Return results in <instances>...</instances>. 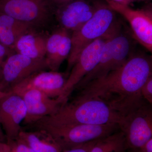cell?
I'll list each match as a JSON object with an SVG mask.
<instances>
[{
    "instance_id": "603a6c76",
    "label": "cell",
    "mask_w": 152,
    "mask_h": 152,
    "mask_svg": "<svg viewBox=\"0 0 152 152\" xmlns=\"http://www.w3.org/2000/svg\"><path fill=\"white\" fill-rule=\"evenodd\" d=\"M11 49L0 44V72L6 58L12 53Z\"/></svg>"
},
{
    "instance_id": "e0dca14e",
    "label": "cell",
    "mask_w": 152,
    "mask_h": 152,
    "mask_svg": "<svg viewBox=\"0 0 152 152\" xmlns=\"http://www.w3.org/2000/svg\"><path fill=\"white\" fill-rule=\"evenodd\" d=\"M33 26L0 13V44L13 50L17 40L22 35L32 30Z\"/></svg>"
},
{
    "instance_id": "6da1fadb",
    "label": "cell",
    "mask_w": 152,
    "mask_h": 152,
    "mask_svg": "<svg viewBox=\"0 0 152 152\" xmlns=\"http://www.w3.org/2000/svg\"><path fill=\"white\" fill-rule=\"evenodd\" d=\"M151 75V58L132 54L121 67L90 82L78 95L100 99L124 117L148 103L140 90Z\"/></svg>"
},
{
    "instance_id": "2e32d148",
    "label": "cell",
    "mask_w": 152,
    "mask_h": 152,
    "mask_svg": "<svg viewBox=\"0 0 152 152\" xmlns=\"http://www.w3.org/2000/svg\"><path fill=\"white\" fill-rule=\"evenodd\" d=\"M47 38L32 31L18 38L13 50L15 53L33 59H45Z\"/></svg>"
},
{
    "instance_id": "484cf974",
    "label": "cell",
    "mask_w": 152,
    "mask_h": 152,
    "mask_svg": "<svg viewBox=\"0 0 152 152\" xmlns=\"http://www.w3.org/2000/svg\"><path fill=\"white\" fill-rule=\"evenodd\" d=\"M70 1L71 0H48L50 4L54 10L57 7L63 4H65Z\"/></svg>"
},
{
    "instance_id": "f546056e",
    "label": "cell",
    "mask_w": 152,
    "mask_h": 152,
    "mask_svg": "<svg viewBox=\"0 0 152 152\" xmlns=\"http://www.w3.org/2000/svg\"><path fill=\"white\" fill-rule=\"evenodd\" d=\"M129 152H138L137 150H130V151Z\"/></svg>"
},
{
    "instance_id": "9c48e42d",
    "label": "cell",
    "mask_w": 152,
    "mask_h": 152,
    "mask_svg": "<svg viewBox=\"0 0 152 152\" xmlns=\"http://www.w3.org/2000/svg\"><path fill=\"white\" fill-rule=\"evenodd\" d=\"M54 12L48 0H0V13L33 27L46 22Z\"/></svg>"
},
{
    "instance_id": "d4e9b609",
    "label": "cell",
    "mask_w": 152,
    "mask_h": 152,
    "mask_svg": "<svg viewBox=\"0 0 152 152\" xmlns=\"http://www.w3.org/2000/svg\"><path fill=\"white\" fill-rule=\"evenodd\" d=\"M104 1H109L118 3L121 4L129 6L131 3L138 1H150V0H103Z\"/></svg>"
},
{
    "instance_id": "4fadbf2b",
    "label": "cell",
    "mask_w": 152,
    "mask_h": 152,
    "mask_svg": "<svg viewBox=\"0 0 152 152\" xmlns=\"http://www.w3.org/2000/svg\"><path fill=\"white\" fill-rule=\"evenodd\" d=\"M68 76L67 74L58 72L39 71L23 80L9 92L17 93L25 90L34 89L50 97L57 99L62 93Z\"/></svg>"
},
{
    "instance_id": "4316f807",
    "label": "cell",
    "mask_w": 152,
    "mask_h": 152,
    "mask_svg": "<svg viewBox=\"0 0 152 152\" xmlns=\"http://www.w3.org/2000/svg\"><path fill=\"white\" fill-rule=\"evenodd\" d=\"M0 152H11L10 147L7 142L0 143Z\"/></svg>"
},
{
    "instance_id": "8fae6325",
    "label": "cell",
    "mask_w": 152,
    "mask_h": 152,
    "mask_svg": "<svg viewBox=\"0 0 152 152\" xmlns=\"http://www.w3.org/2000/svg\"><path fill=\"white\" fill-rule=\"evenodd\" d=\"M26 115L24 102L19 95L8 92L0 99V124L7 141L18 138Z\"/></svg>"
},
{
    "instance_id": "83f0119b",
    "label": "cell",
    "mask_w": 152,
    "mask_h": 152,
    "mask_svg": "<svg viewBox=\"0 0 152 152\" xmlns=\"http://www.w3.org/2000/svg\"><path fill=\"white\" fill-rule=\"evenodd\" d=\"M7 142V138L0 124V143Z\"/></svg>"
},
{
    "instance_id": "7a4b0ae2",
    "label": "cell",
    "mask_w": 152,
    "mask_h": 152,
    "mask_svg": "<svg viewBox=\"0 0 152 152\" xmlns=\"http://www.w3.org/2000/svg\"><path fill=\"white\" fill-rule=\"evenodd\" d=\"M123 117L103 101L96 98L78 95L73 100L61 106L56 113L45 117L26 129L34 130L48 126L86 124L118 125Z\"/></svg>"
},
{
    "instance_id": "cb8c5ba5",
    "label": "cell",
    "mask_w": 152,
    "mask_h": 152,
    "mask_svg": "<svg viewBox=\"0 0 152 152\" xmlns=\"http://www.w3.org/2000/svg\"><path fill=\"white\" fill-rule=\"evenodd\" d=\"M137 150L138 152H152V138Z\"/></svg>"
},
{
    "instance_id": "7402d4cb",
    "label": "cell",
    "mask_w": 152,
    "mask_h": 152,
    "mask_svg": "<svg viewBox=\"0 0 152 152\" xmlns=\"http://www.w3.org/2000/svg\"><path fill=\"white\" fill-rule=\"evenodd\" d=\"M98 140L86 143L72 148L64 150L62 152H90Z\"/></svg>"
},
{
    "instance_id": "ac0fdd59",
    "label": "cell",
    "mask_w": 152,
    "mask_h": 152,
    "mask_svg": "<svg viewBox=\"0 0 152 152\" xmlns=\"http://www.w3.org/2000/svg\"><path fill=\"white\" fill-rule=\"evenodd\" d=\"M126 150L124 134L120 130L98 140L90 152H125Z\"/></svg>"
},
{
    "instance_id": "7c38bea8",
    "label": "cell",
    "mask_w": 152,
    "mask_h": 152,
    "mask_svg": "<svg viewBox=\"0 0 152 152\" xmlns=\"http://www.w3.org/2000/svg\"><path fill=\"white\" fill-rule=\"evenodd\" d=\"M99 1L71 0L57 7L54 15L61 27L72 33L91 18L96 10Z\"/></svg>"
},
{
    "instance_id": "ffe728a7",
    "label": "cell",
    "mask_w": 152,
    "mask_h": 152,
    "mask_svg": "<svg viewBox=\"0 0 152 152\" xmlns=\"http://www.w3.org/2000/svg\"><path fill=\"white\" fill-rule=\"evenodd\" d=\"M14 152H34L26 144L18 139L7 141Z\"/></svg>"
},
{
    "instance_id": "f1b7e54d",
    "label": "cell",
    "mask_w": 152,
    "mask_h": 152,
    "mask_svg": "<svg viewBox=\"0 0 152 152\" xmlns=\"http://www.w3.org/2000/svg\"><path fill=\"white\" fill-rule=\"evenodd\" d=\"M7 92H4L0 91V99L5 96Z\"/></svg>"
},
{
    "instance_id": "9a60e30c",
    "label": "cell",
    "mask_w": 152,
    "mask_h": 152,
    "mask_svg": "<svg viewBox=\"0 0 152 152\" xmlns=\"http://www.w3.org/2000/svg\"><path fill=\"white\" fill-rule=\"evenodd\" d=\"M17 139L28 145L34 152H62L53 136L43 129H22Z\"/></svg>"
},
{
    "instance_id": "8992f818",
    "label": "cell",
    "mask_w": 152,
    "mask_h": 152,
    "mask_svg": "<svg viewBox=\"0 0 152 152\" xmlns=\"http://www.w3.org/2000/svg\"><path fill=\"white\" fill-rule=\"evenodd\" d=\"M121 27L119 25L111 31L88 45L81 52L69 73L61 95L57 98L63 104L69 100V97L79 82L97 65L106 42Z\"/></svg>"
},
{
    "instance_id": "5bb4252c",
    "label": "cell",
    "mask_w": 152,
    "mask_h": 152,
    "mask_svg": "<svg viewBox=\"0 0 152 152\" xmlns=\"http://www.w3.org/2000/svg\"><path fill=\"white\" fill-rule=\"evenodd\" d=\"M15 94L21 97L26 105V115L22 123L26 126L56 113L62 105L58 99L50 97L38 90H26Z\"/></svg>"
},
{
    "instance_id": "4dcf8cb0",
    "label": "cell",
    "mask_w": 152,
    "mask_h": 152,
    "mask_svg": "<svg viewBox=\"0 0 152 152\" xmlns=\"http://www.w3.org/2000/svg\"><path fill=\"white\" fill-rule=\"evenodd\" d=\"M11 152H14L13 151H12V150H11Z\"/></svg>"
},
{
    "instance_id": "30bf717a",
    "label": "cell",
    "mask_w": 152,
    "mask_h": 152,
    "mask_svg": "<svg viewBox=\"0 0 152 152\" xmlns=\"http://www.w3.org/2000/svg\"><path fill=\"white\" fill-rule=\"evenodd\" d=\"M114 11L121 15L129 22L133 37L150 52L152 51L151 5L140 10L111 1H104Z\"/></svg>"
},
{
    "instance_id": "277c9868",
    "label": "cell",
    "mask_w": 152,
    "mask_h": 152,
    "mask_svg": "<svg viewBox=\"0 0 152 152\" xmlns=\"http://www.w3.org/2000/svg\"><path fill=\"white\" fill-rule=\"evenodd\" d=\"M121 27L113 34L104 45L99 60L94 69L87 74L75 87L80 90L87 84L120 69L132 54V41Z\"/></svg>"
},
{
    "instance_id": "3957f363",
    "label": "cell",
    "mask_w": 152,
    "mask_h": 152,
    "mask_svg": "<svg viewBox=\"0 0 152 152\" xmlns=\"http://www.w3.org/2000/svg\"><path fill=\"white\" fill-rule=\"evenodd\" d=\"M116 13L105 2L99 1L93 16L80 28L72 33V48L68 58V75L86 47L120 25L117 21Z\"/></svg>"
},
{
    "instance_id": "52a82bcc",
    "label": "cell",
    "mask_w": 152,
    "mask_h": 152,
    "mask_svg": "<svg viewBox=\"0 0 152 152\" xmlns=\"http://www.w3.org/2000/svg\"><path fill=\"white\" fill-rule=\"evenodd\" d=\"M152 105L146 103L123 117L119 124L127 149L137 150L152 138Z\"/></svg>"
},
{
    "instance_id": "5b68a950",
    "label": "cell",
    "mask_w": 152,
    "mask_h": 152,
    "mask_svg": "<svg viewBox=\"0 0 152 152\" xmlns=\"http://www.w3.org/2000/svg\"><path fill=\"white\" fill-rule=\"evenodd\" d=\"M38 129H43L48 132L59 144L63 151L102 138L120 130L119 125L116 124H78L48 126Z\"/></svg>"
},
{
    "instance_id": "ba28073f",
    "label": "cell",
    "mask_w": 152,
    "mask_h": 152,
    "mask_svg": "<svg viewBox=\"0 0 152 152\" xmlns=\"http://www.w3.org/2000/svg\"><path fill=\"white\" fill-rule=\"evenodd\" d=\"M46 68L45 59H33L12 52L6 58L0 72V91L8 92L31 75Z\"/></svg>"
},
{
    "instance_id": "44dd1931",
    "label": "cell",
    "mask_w": 152,
    "mask_h": 152,
    "mask_svg": "<svg viewBox=\"0 0 152 152\" xmlns=\"http://www.w3.org/2000/svg\"><path fill=\"white\" fill-rule=\"evenodd\" d=\"M141 94L144 100L149 104H152V75L150 76L142 86Z\"/></svg>"
},
{
    "instance_id": "d6986e66",
    "label": "cell",
    "mask_w": 152,
    "mask_h": 152,
    "mask_svg": "<svg viewBox=\"0 0 152 152\" xmlns=\"http://www.w3.org/2000/svg\"><path fill=\"white\" fill-rule=\"evenodd\" d=\"M72 41L70 32L67 31L64 36L56 54L48 69L50 70L58 72L61 65L70 53Z\"/></svg>"
}]
</instances>
